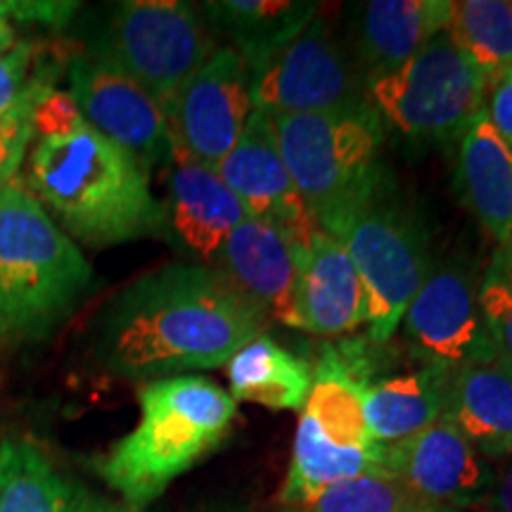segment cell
<instances>
[{"mask_svg":"<svg viewBox=\"0 0 512 512\" xmlns=\"http://www.w3.org/2000/svg\"><path fill=\"white\" fill-rule=\"evenodd\" d=\"M268 325L214 266L169 264L119 292L100 320L95 356L119 377L162 380L226 366Z\"/></svg>","mask_w":512,"mask_h":512,"instance_id":"cell-1","label":"cell"},{"mask_svg":"<svg viewBox=\"0 0 512 512\" xmlns=\"http://www.w3.org/2000/svg\"><path fill=\"white\" fill-rule=\"evenodd\" d=\"M24 178L50 219L83 245L100 249L166 235L150 171L88 121L36 138Z\"/></svg>","mask_w":512,"mask_h":512,"instance_id":"cell-2","label":"cell"},{"mask_svg":"<svg viewBox=\"0 0 512 512\" xmlns=\"http://www.w3.org/2000/svg\"><path fill=\"white\" fill-rule=\"evenodd\" d=\"M140 422L95 465L110 489L138 512L166 486L221 444L238 401L207 377L174 375L147 382L138 392Z\"/></svg>","mask_w":512,"mask_h":512,"instance_id":"cell-3","label":"cell"},{"mask_svg":"<svg viewBox=\"0 0 512 512\" xmlns=\"http://www.w3.org/2000/svg\"><path fill=\"white\" fill-rule=\"evenodd\" d=\"M93 268L19 183L0 185V342L48 337L72 316Z\"/></svg>","mask_w":512,"mask_h":512,"instance_id":"cell-4","label":"cell"},{"mask_svg":"<svg viewBox=\"0 0 512 512\" xmlns=\"http://www.w3.org/2000/svg\"><path fill=\"white\" fill-rule=\"evenodd\" d=\"M266 117L316 226L339 238L358 211L389 185L380 159V117L368 102L344 110Z\"/></svg>","mask_w":512,"mask_h":512,"instance_id":"cell-5","label":"cell"},{"mask_svg":"<svg viewBox=\"0 0 512 512\" xmlns=\"http://www.w3.org/2000/svg\"><path fill=\"white\" fill-rule=\"evenodd\" d=\"M489 83L448 31L418 55L368 81L366 100L384 124L411 138L463 133L484 112Z\"/></svg>","mask_w":512,"mask_h":512,"instance_id":"cell-6","label":"cell"},{"mask_svg":"<svg viewBox=\"0 0 512 512\" xmlns=\"http://www.w3.org/2000/svg\"><path fill=\"white\" fill-rule=\"evenodd\" d=\"M214 50V36L192 5L131 0L117 5L93 55L131 76L166 110Z\"/></svg>","mask_w":512,"mask_h":512,"instance_id":"cell-7","label":"cell"},{"mask_svg":"<svg viewBox=\"0 0 512 512\" xmlns=\"http://www.w3.org/2000/svg\"><path fill=\"white\" fill-rule=\"evenodd\" d=\"M337 240L366 287L370 339L387 342L434 266L425 228L387 185Z\"/></svg>","mask_w":512,"mask_h":512,"instance_id":"cell-8","label":"cell"},{"mask_svg":"<svg viewBox=\"0 0 512 512\" xmlns=\"http://www.w3.org/2000/svg\"><path fill=\"white\" fill-rule=\"evenodd\" d=\"M254 110L309 114L366 105L354 69L323 17H313L283 48L252 69Z\"/></svg>","mask_w":512,"mask_h":512,"instance_id":"cell-9","label":"cell"},{"mask_svg":"<svg viewBox=\"0 0 512 512\" xmlns=\"http://www.w3.org/2000/svg\"><path fill=\"white\" fill-rule=\"evenodd\" d=\"M254 112L252 72L233 48H216L164 110L169 150L211 166L233 150Z\"/></svg>","mask_w":512,"mask_h":512,"instance_id":"cell-10","label":"cell"},{"mask_svg":"<svg viewBox=\"0 0 512 512\" xmlns=\"http://www.w3.org/2000/svg\"><path fill=\"white\" fill-rule=\"evenodd\" d=\"M479 275L465 261L434 264L403 313V332L427 366L456 370L494 351L479 306Z\"/></svg>","mask_w":512,"mask_h":512,"instance_id":"cell-11","label":"cell"},{"mask_svg":"<svg viewBox=\"0 0 512 512\" xmlns=\"http://www.w3.org/2000/svg\"><path fill=\"white\" fill-rule=\"evenodd\" d=\"M382 463L437 508L470 512L489 505L494 494V467L446 418L411 439L384 446Z\"/></svg>","mask_w":512,"mask_h":512,"instance_id":"cell-12","label":"cell"},{"mask_svg":"<svg viewBox=\"0 0 512 512\" xmlns=\"http://www.w3.org/2000/svg\"><path fill=\"white\" fill-rule=\"evenodd\" d=\"M69 95L95 131L131 152L147 171L169 155L164 110L112 62L76 55L69 62Z\"/></svg>","mask_w":512,"mask_h":512,"instance_id":"cell-13","label":"cell"},{"mask_svg":"<svg viewBox=\"0 0 512 512\" xmlns=\"http://www.w3.org/2000/svg\"><path fill=\"white\" fill-rule=\"evenodd\" d=\"M216 174L242 202L247 216L278 228L294 245L309 242L318 230L261 110L252 112L240 140L216 166Z\"/></svg>","mask_w":512,"mask_h":512,"instance_id":"cell-14","label":"cell"},{"mask_svg":"<svg viewBox=\"0 0 512 512\" xmlns=\"http://www.w3.org/2000/svg\"><path fill=\"white\" fill-rule=\"evenodd\" d=\"M297 247V330L347 335L368 323V297L342 242L316 230Z\"/></svg>","mask_w":512,"mask_h":512,"instance_id":"cell-15","label":"cell"},{"mask_svg":"<svg viewBox=\"0 0 512 512\" xmlns=\"http://www.w3.org/2000/svg\"><path fill=\"white\" fill-rule=\"evenodd\" d=\"M169 157L171 171L162 204L164 230L174 235L185 252L209 266L228 235L247 219V211L216 169L174 150H169Z\"/></svg>","mask_w":512,"mask_h":512,"instance_id":"cell-16","label":"cell"},{"mask_svg":"<svg viewBox=\"0 0 512 512\" xmlns=\"http://www.w3.org/2000/svg\"><path fill=\"white\" fill-rule=\"evenodd\" d=\"M214 264L268 318L297 330V247L278 228L247 216L223 242Z\"/></svg>","mask_w":512,"mask_h":512,"instance_id":"cell-17","label":"cell"},{"mask_svg":"<svg viewBox=\"0 0 512 512\" xmlns=\"http://www.w3.org/2000/svg\"><path fill=\"white\" fill-rule=\"evenodd\" d=\"M446 420L482 456H512V370L496 349L448 373Z\"/></svg>","mask_w":512,"mask_h":512,"instance_id":"cell-18","label":"cell"},{"mask_svg":"<svg viewBox=\"0 0 512 512\" xmlns=\"http://www.w3.org/2000/svg\"><path fill=\"white\" fill-rule=\"evenodd\" d=\"M458 181L465 204L496 249H512V152L484 112L460 138Z\"/></svg>","mask_w":512,"mask_h":512,"instance_id":"cell-19","label":"cell"},{"mask_svg":"<svg viewBox=\"0 0 512 512\" xmlns=\"http://www.w3.org/2000/svg\"><path fill=\"white\" fill-rule=\"evenodd\" d=\"M453 0H370L361 17V53L370 79L418 55L448 29Z\"/></svg>","mask_w":512,"mask_h":512,"instance_id":"cell-20","label":"cell"},{"mask_svg":"<svg viewBox=\"0 0 512 512\" xmlns=\"http://www.w3.org/2000/svg\"><path fill=\"white\" fill-rule=\"evenodd\" d=\"M451 370L427 366L363 387V415L375 444H396L427 430L446 413Z\"/></svg>","mask_w":512,"mask_h":512,"instance_id":"cell-21","label":"cell"},{"mask_svg":"<svg viewBox=\"0 0 512 512\" xmlns=\"http://www.w3.org/2000/svg\"><path fill=\"white\" fill-rule=\"evenodd\" d=\"M230 396L273 411H302L313 384V366L275 339L261 335L226 363Z\"/></svg>","mask_w":512,"mask_h":512,"instance_id":"cell-22","label":"cell"},{"mask_svg":"<svg viewBox=\"0 0 512 512\" xmlns=\"http://www.w3.org/2000/svg\"><path fill=\"white\" fill-rule=\"evenodd\" d=\"M382 451V444H375L373 448H339L330 444L320 434L316 422L302 413L297 437H294L290 470H287L285 484L278 494L280 505L285 510L297 508L344 479L370 475V472H387L382 463Z\"/></svg>","mask_w":512,"mask_h":512,"instance_id":"cell-23","label":"cell"},{"mask_svg":"<svg viewBox=\"0 0 512 512\" xmlns=\"http://www.w3.org/2000/svg\"><path fill=\"white\" fill-rule=\"evenodd\" d=\"M207 12L230 36V48L242 55L249 72L283 48L318 15L313 3L287 0H223L207 3Z\"/></svg>","mask_w":512,"mask_h":512,"instance_id":"cell-24","label":"cell"},{"mask_svg":"<svg viewBox=\"0 0 512 512\" xmlns=\"http://www.w3.org/2000/svg\"><path fill=\"white\" fill-rule=\"evenodd\" d=\"M88 498L29 441L0 446V512H86Z\"/></svg>","mask_w":512,"mask_h":512,"instance_id":"cell-25","label":"cell"},{"mask_svg":"<svg viewBox=\"0 0 512 512\" xmlns=\"http://www.w3.org/2000/svg\"><path fill=\"white\" fill-rule=\"evenodd\" d=\"M363 387L366 382L339 361L335 351H325L313 368V384L302 413L330 444L339 448H373L366 415H363Z\"/></svg>","mask_w":512,"mask_h":512,"instance_id":"cell-26","label":"cell"},{"mask_svg":"<svg viewBox=\"0 0 512 512\" xmlns=\"http://www.w3.org/2000/svg\"><path fill=\"white\" fill-rule=\"evenodd\" d=\"M446 31L489 86L512 69V0H458Z\"/></svg>","mask_w":512,"mask_h":512,"instance_id":"cell-27","label":"cell"},{"mask_svg":"<svg viewBox=\"0 0 512 512\" xmlns=\"http://www.w3.org/2000/svg\"><path fill=\"white\" fill-rule=\"evenodd\" d=\"M437 508L389 472H370L332 484L313 501L287 512H422Z\"/></svg>","mask_w":512,"mask_h":512,"instance_id":"cell-28","label":"cell"},{"mask_svg":"<svg viewBox=\"0 0 512 512\" xmlns=\"http://www.w3.org/2000/svg\"><path fill=\"white\" fill-rule=\"evenodd\" d=\"M479 306L498 358L512 370V249H496L479 280Z\"/></svg>","mask_w":512,"mask_h":512,"instance_id":"cell-29","label":"cell"},{"mask_svg":"<svg viewBox=\"0 0 512 512\" xmlns=\"http://www.w3.org/2000/svg\"><path fill=\"white\" fill-rule=\"evenodd\" d=\"M34 55L36 48L31 43H15L0 55V114L10 112L38 88H53L48 67L36 69Z\"/></svg>","mask_w":512,"mask_h":512,"instance_id":"cell-30","label":"cell"},{"mask_svg":"<svg viewBox=\"0 0 512 512\" xmlns=\"http://www.w3.org/2000/svg\"><path fill=\"white\" fill-rule=\"evenodd\" d=\"M46 91L48 88H38L10 112L0 114V185L15 181L24 152L34 143V107Z\"/></svg>","mask_w":512,"mask_h":512,"instance_id":"cell-31","label":"cell"},{"mask_svg":"<svg viewBox=\"0 0 512 512\" xmlns=\"http://www.w3.org/2000/svg\"><path fill=\"white\" fill-rule=\"evenodd\" d=\"M81 117L79 107L69 91H57V88H48L46 93H41V98L36 100L34 107V136L46 138L57 136V133L72 131L74 126H79Z\"/></svg>","mask_w":512,"mask_h":512,"instance_id":"cell-32","label":"cell"},{"mask_svg":"<svg viewBox=\"0 0 512 512\" xmlns=\"http://www.w3.org/2000/svg\"><path fill=\"white\" fill-rule=\"evenodd\" d=\"M79 5L57 3V0H0V19L17 22H38L60 29Z\"/></svg>","mask_w":512,"mask_h":512,"instance_id":"cell-33","label":"cell"},{"mask_svg":"<svg viewBox=\"0 0 512 512\" xmlns=\"http://www.w3.org/2000/svg\"><path fill=\"white\" fill-rule=\"evenodd\" d=\"M484 114L489 119L491 128L498 133V138L512 152V69L489 86Z\"/></svg>","mask_w":512,"mask_h":512,"instance_id":"cell-34","label":"cell"},{"mask_svg":"<svg viewBox=\"0 0 512 512\" xmlns=\"http://www.w3.org/2000/svg\"><path fill=\"white\" fill-rule=\"evenodd\" d=\"M489 505L494 508V512H512V463L505 467L501 477H496Z\"/></svg>","mask_w":512,"mask_h":512,"instance_id":"cell-35","label":"cell"},{"mask_svg":"<svg viewBox=\"0 0 512 512\" xmlns=\"http://www.w3.org/2000/svg\"><path fill=\"white\" fill-rule=\"evenodd\" d=\"M15 27L8 19H0V55H5L8 50L15 46Z\"/></svg>","mask_w":512,"mask_h":512,"instance_id":"cell-36","label":"cell"},{"mask_svg":"<svg viewBox=\"0 0 512 512\" xmlns=\"http://www.w3.org/2000/svg\"><path fill=\"white\" fill-rule=\"evenodd\" d=\"M86 512H133V510H128V508H117V505H110V503H105V501H98V498H88V508H86Z\"/></svg>","mask_w":512,"mask_h":512,"instance_id":"cell-37","label":"cell"},{"mask_svg":"<svg viewBox=\"0 0 512 512\" xmlns=\"http://www.w3.org/2000/svg\"><path fill=\"white\" fill-rule=\"evenodd\" d=\"M422 512H463V510H451V508H430V510H422Z\"/></svg>","mask_w":512,"mask_h":512,"instance_id":"cell-38","label":"cell"}]
</instances>
